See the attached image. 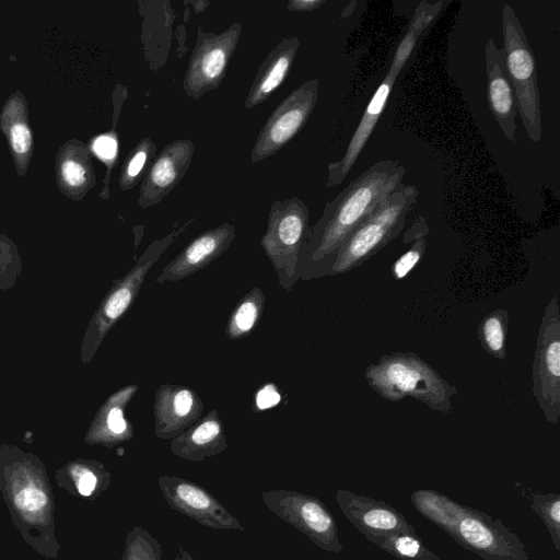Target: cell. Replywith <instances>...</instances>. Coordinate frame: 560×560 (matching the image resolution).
Listing matches in <instances>:
<instances>
[{
    "mask_svg": "<svg viewBox=\"0 0 560 560\" xmlns=\"http://www.w3.org/2000/svg\"><path fill=\"white\" fill-rule=\"evenodd\" d=\"M405 173L399 161L381 160L326 202L322 217L310 228L300 255L314 268L313 276H327L338 248L402 184Z\"/></svg>",
    "mask_w": 560,
    "mask_h": 560,
    "instance_id": "cell-1",
    "label": "cell"
},
{
    "mask_svg": "<svg viewBox=\"0 0 560 560\" xmlns=\"http://www.w3.org/2000/svg\"><path fill=\"white\" fill-rule=\"evenodd\" d=\"M0 456V493L23 540L38 555L57 559L55 498L44 465L35 457L5 452Z\"/></svg>",
    "mask_w": 560,
    "mask_h": 560,
    "instance_id": "cell-2",
    "label": "cell"
},
{
    "mask_svg": "<svg viewBox=\"0 0 560 560\" xmlns=\"http://www.w3.org/2000/svg\"><path fill=\"white\" fill-rule=\"evenodd\" d=\"M411 503L458 545L485 560H529V553L501 520L433 490H416Z\"/></svg>",
    "mask_w": 560,
    "mask_h": 560,
    "instance_id": "cell-3",
    "label": "cell"
},
{
    "mask_svg": "<svg viewBox=\"0 0 560 560\" xmlns=\"http://www.w3.org/2000/svg\"><path fill=\"white\" fill-rule=\"evenodd\" d=\"M364 377L369 386L386 400L399 401L411 397L442 413L451 411L457 394L456 387L415 352L384 354L377 363L366 368Z\"/></svg>",
    "mask_w": 560,
    "mask_h": 560,
    "instance_id": "cell-4",
    "label": "cell"
},
{
    "mask_svg": "<svg viewBox=\"0 0 560 560\" xmlns=\"http://www.w3.org/2000/svg\"><path fill=\"white\" fill-rule=\"evenodd\" d=\"M419 197L415 185L401 184L347 237L332 257L327 276H337L361 266L404 230Z\"/></svg>",
    "mask_w": 560,
    "mask_h": 560,
    "instance_id": "cell-5",
    "label": "cell"
},
{
    "mask_svg": "<svg viewBox=\"0 0 560 560\" xmlns=\"http://www.w3.org/2000/svg\"><path fill=\"white\" fill-rule=\"evenodd\" d=\"M504 65L511 82L517 114L533 142L542 137L536 59L523 26L510 4L502 9Z\"/></svg>",
    "mask_w": 560,
    "mask_h": 560,
    "instance_id": "cell-6",
    "label": "cell"
},
{
    "mask_svg": "<svg viewBox=\"0 0 560 560\" xmlns=\"http://www.w3.org/2000/svg\"><path fill=\"white\" fill-rule=\"evenodd\" d=\"M310 210L299 197L275 200L260 246L272 264L279 283L285 291L299 278L298 265L302 246L310 232Z\"/></svg>",
    "mask_w": 560,
    "mask_h": 560,
    "instance_id": "cell-7",
    "label": "cell"
},
{
    "mask_svg": "<svg viewBox=\"0 0 560 560\" xmlns=\"http://www.w3.org/2000/svg\"><path fill=\"white\" fill-rule=\"evenodd\" d=\"M261 498L269 511L320 549L335 553L342 551L336 520L318 498L294 490H268L261 493Z\"/></svg>",
    "mask_w": 560,
    "mask_h": 560,
    "instance_id": "cell-8",
    "label": "cell"
},
{
    "mask_svg": "<svg viewBox=\"0 0 560 560\" xmlns=\"http://www.w3.org/2000/svg\"><path fill=\"white\" fill-rule=\"evenodd\" d=\"M243 24L235 22L221 33L197 31V40L189 58L183 90L192 100L220 86L229 62L238 45Z\"/></svg>",
    "mask_w": 560,
    "mask_h": 560,
    "instance_id": "cell-9",
    "label": "cell"
},
{
    "mask_svg": "<svg viewBox=\"0 0 560 560\" xmlns=\"http://www.w3.org/2000/svg\"><path fill=\"white\" fill-rule=\"evenodd\" d=\"M533 394L546 420L560 418V310L557 296L545 308L533 363Z\"/></svg>",
    "mask_w": 560,
    "mask_h": 560,
    "instance_id": "cell-10",
    "label": "cell"
},
{
    "mask_svg": "<svg viewBox=\"0 0 560 560\" xmlns=\"http://www.w3.org/2000/svg\"><path fill=\"white\" fill-rule=\"evenodd\" d=\"M318 79H308L278 104L256 138L252 163L270 158L302 130L318 101Z\"/></svg>",
    "mask_w": 560,
    "mask_h": 560,
    "instance_id": "cell-11",
    "label": "cell"
},
{
    "mask_svg": "<svg viewBox=\"0 0 560 560\" xmlns=\"http://www.w3.org/2000/svg\"><path fill=\"white\" fill-rule=\"evenodd\" d=\"M165 502L178 513L212 529L244 530L245 527L207 489L190 480L176 476L158 479Z\"/></svg>",
    "mask_w": 560,
    "mask_h": 560,
    "instance_id": "cell-12",
    "label": "cell"
},
{
    "mask_svg": "<svg viewBox=\"0 0 560 560\" xmlns=\"http://www.w3.org/2000/svg\"><path fill=\"white\" fill-rule=\"evenodd\" d=\"M194 152L195 145L189 139H176L158 152L140 184V208L158 205L179 184Z\"/></svg>",
    "mask_w": 560,
    "mask_h": 560,
    "instance_id": "cell-13",
    "label": "cell"
},
{
    "mask_svg": "<svg viewBox=\"0 0 560 560\" xmlns=\"http://www.w3.org/2000/svg\"><path fill=\"white\" fill-rule=\"evenodd\" d=\"M335 499L345 517L364 537L399 533L417 535L406 517L384 501L346 489L338 490Z\"/></svg>",
    "mask_w": 560,
    "mask_h": 560,
    "instance_id": "cell-14",
    "label": "cell"
},
{
    "mask_svg": "<svg viewBox=\"0 0 560 560\" xmlns=\"http://www.w3.org/2000/svg\"><path fill=\"white\" fill-rule=\"evenodd\" d=\"M234 238L235 229L230 223L200 233L162 269L155 282H175L206 268L231 246Z\"/></svg>",
    "mask_w": 560,
    "mask_h": 560,
    "instance_id": "cell-15",
    "label": "cell"
},
{
    "mask_svg": "<svg viewBox=\"0 0 560 560\" xmlns=\"http://www.w3.org/2000/svg\"><path fill=\"white\" fill-rule=\"evenodd\" d=\"M153 412L155 435L172 440L202 417L203 404L189 387L163 384L155 393Z\"/></svg>",
    "mask_w": 560,
    "mask_h": 560,
    "instance_id": "cell-16",
    "label": "cell"
},
{
    "mask_svg": "<svg viewBox=\"0 0 560 560\" xmlns=\"http://www.w3.org/2000/svg\"><path fill=\"white\" fill-rule=\"evenodd\" d=\"M485 63L489 107L504 137L515 143L517 141L515 96L506 75L503 49L499 48L492 38H488L485 43Z\"/></svg>",
    "mask_w": 560,
    "mask_h": 560,
    "instance_id": "cell-17",
    "label": "cell"
},
{
    "mask_svg": "<svg viewBox=\"0 0 560 560\" xmlns=\"http://www.w3.org/2000/svg\"><path fill=\"white\" fill-rule=\"evenodd\" d=\"M398 75L387 72L370 100L343 155L327 166L326 188L340 185L348 176L383 114Z\"/></svg>",
    "mask_w": 560,
    "mask_h": 560,
    "instance_id": "cell-18",
    "label": "cell"
},
{
    "mask_svg": "<svg viewBox=\"0 0 560 560\" xmlns=\"http://www.w3.org/2000/svg\"><path fill=\"white\" fill-rule=\"evenodd\" d=\"M299 47L298 36L290 35L270 50L256 71L244 103L245 108L250 109L260 105L282 85L293 66Z\"/></svg>",
    "mask_w": 560,
    "mask_h": 560,
    "instance_id": "cell-19",
    "label": "cell"
},
{
    "mask_svg": "<svg viewBox=\"0 0 560 560\" xmlns=\"http://www.w3.org/2000/svg\"><path fill=\"white\" fill-rule=\"evenodd\" d=\"M228 447L223 422L211 409L187 430L171 440V452L189 462H202Z\"/></svg>",
    "mask_w": 560,
    "mask_h": 560,
    "instance_id": "cell-20",
    "label": "cell"
},
{
    "mask_svg": "<svg viewBox=\"0 0 560 560\" xmlns=\"http://www.w3.org/2000/svg\"><path fill=\"white\" fill-rule=\"evenodd\" d=\"M56 173L60 190L74 199H81L95 184L89 150L78 141L60 149Z\"/></svg>",
    "mask_w": 560,
    "mask_h": 560,
    "instance_id": "cell-21",
    "label": "cell"
},
{
    "mask_svg": "<svg viewBox=\"0 0 560 560\" xmlns=\"http://www.w3.org/2000/svg\"><path fill=\"white\" fill-rule=\"evenodd\" d=\"M0 127L7 137L16 170L23 175L33 153V136L27 106L20 92L12 94L5 102L0 115Z\"/></svg>",
    "mask_w": 560,
    "mask_h": 560,
    "instance_id": "cell-22",
    "label": "cell"
},
{
    "mask_svg": "<svg viewBox=\"0 0 560 560\" xmlns=\"http://www.w3.org/2000/svg\"><path fill=\"white\" fill-rule=\"evenodd\" d=\"M56 485L75 498L95 500L110 485V474L92 460H77L57 470Z\"/></svg>",
    "mask_w": 560,
    "mask_h": 560,
    "instance_id": "cell-23",
    "label": "cell"
},
{
    "mask_svg": "<svg viewBox=\"0 0 560 560\" xmlns=\"http://www.w3.org/2000/svg\"><path fill=\"white\" fill-rule=\"evenodd\" d=\"M137 390L138 385L131 384L110 397L102 421V430L93 436L94 443L114 446L133 438V427L125 418V409Z\"/></svg>",
    "mask_w": 560,
    "mask_h": 560,
    "instance_id": "cell-24",
    "label": "cell"
},
{
    "mask_svg": "<svg viewBox=\"0 0 560 560\" xmlns=\"http://www.w3.org/2000/svg\"><path fill=\"white\" fill-rule=\"evenodd\" d=\"M266 296L261 289H250L232 310L226 325L225 335L231 340L242 339L250 335L262 316Z\"/></svg>",
    "mask_w": 560,
    "mask_h": 560,
    "instance_id": "cell-25",
    "label": "cell"
},
{
    "mask_svg": "<svg viewBox=\"0 0 560 560\" xmlns=\"http://www.w3.org/2000/svg\"><path fill=\"white\" fill-rule=\"evenodd\" d=\"M156 154L155 142L149 137L142 138L122 162L118 177L120 189L127 191L141 183Z\"/></svg>",
    "mask_w": 560,
    "mask_h": 560,
    "instance_id": "cell-26",
    "label": "cell"
},
{
    "mask_svg": "<svg viewBox=\"0 0 560 560\" xmlns=\"http://www.w3.org/2000/svg\"><path fill=\"white\" fill-rule=\"evenodd\" d=\"M365 538L399 560H441L418 535L399 533Z\"/></svg>",
    "mask_w": 560,
    "mask_h": 560,
    "instance_id": "cell-27",
    "label": "cell"
},
{
    "mask_svg": "<svg viewBox=\"0 0 560 560\" xmlns=\"http://www.w3.org/2000/svg\"><path fill=\"white\" fill-rule=\"evenodd\" d=\"M118 95L115 91L114 93V102H115V121L113 125V129L106 133H102L95 137L91 141V150L93 153L106 165V178L104 180V188L102 190V197L108 198V179L110 177L112 170L115 167L118 154H119V143L118 136L116 131V122L119 116V112L122 105V102L127 97V89L125 86H117Z\"/></svg>",
    "mask_w": 560,
    "mask_h": 560,
    "instance_id": "cell-28",
    "label": "cell"
},
{
    "mask_svg": "<svg viewBox=\"0 0 560 560\" xmlns=\"http://www.w3.org/2000/svg\"><path fill=\"white\" fill-rule=\"evenodd\" d=\"M509 313L494 310L487 314L478 325L477 336L483 350L498 360L506 357V331Z\"/></svg>",
    "mask_w": 560,
    "mask_h": 560,
    "instance_id": "cell-29",
    "label": "cell"
},
{
    "mask_svg": "<svg viewBox=\"0 0 560 560\" xmlns=\"http://www.w3.org/2000/svg\"><path fill=\"white\" fill-rule=\"evenodd\" d=\"M159 540L141 526H133L127 534L118 560H163Z\"/></svg>",
    "mask_w": 560,
    "mask_h": 560,
    "instance_id": "cell-30",
    "label": "cell"
},
{
    "mask_svg": "<svg viewBox=\"0 0 560 560\" xmlns=\"http://www.w3.org/2000/svg\"><path fill=\"white\" fill-rule=\"evenodd\" d=\"M530 506L547 527L555 549L560 551V495L535 493Z\"/></svg>",
    "mask_w": 560,
    "mask_h": 560,
    "instance_id": "cell-31",
    "label": "cell"
},
{
    "mask_svg": "<svg viewBox=\"0 0 560 560\" xmlns=\"http://www.w3.org/2000/svg\"><path fill=\"white\" fill-rule=\"evenodd\" d=\"M424 234L415 236L411 247L406 250L392 266V275L396 280L406 278L421 261L427 248Z\"/></svg>",
    "mask_w": 560,
    "mask_h": 560,
    "instance_id": "cell-32",
    "label": "cell"
},
{
    "mask_svg": "<svg viewBox=\"0 0 560 560\" xmlns=\"http://www.w3.org/2000/svg\"><path fill=\"white\" fill-rule=\"evenodd\" d=\"M443 1H421L417 7L408 27L419 38L442 10Z\"/></svg>",
    "mask_w": 560,
    "mask_h": 560,
    "instance_id": "cell-33",
    "label": "cell"
},
{
    "mask_svg": "<svg viewBox=\"0 0 560 560\" xmlns=\"http://www.w3.org/2000/svg\"><path fill=\"white\" fill-rule=\"evenodd\" d=\"M281 395L273 384H266L257 389L254 405L257 411L270 409L279 404Z\"/></svg>",
    "mask_w": 560,
    "mask_h": 560,
    "instance_id": "cell-34",
    "label": "cell"
},
{
    "mask_svg": "<svg viewBox=\"0 0 560 560\" xmlns=\"http://www.w3.org/2000/svg\"><path fill=\"white\" fill-rule=\"evenodd\" d=\"M325 0H289L287 8L291 12H310L318 9Z\"/></svg>",
    "mask_w": 560,
    "mask_h": 560,
    "instance_id": "cell-35",
    "label": "cell"
},
{
    "mask_svg": "<svg viewBox=\"0 0 560 560\" xmlns=\"http://www.w3.org/2000/svg\"><path fill=\"white\" fill-rule=\"evenodd\" d=\"M174 560H195V559L188 551H186L182 546H179Z\"/></svg>",
    "mask_w": 560,
    "mask_h": 560,
    "instance_id": "cell-36",
    "label": "cell"
},
{
    "mask_svg": "<svg viewBox=\"0 0 560 560\" xmlns=\"http://www.w3.org/2000/svg\"><path fill=\"white\" fill-rule=\"evenodd\" d=\"M357 4V1H351L349 2L345 9H343V12L341 14L342 18H347L349 15L352 14L353 10H354V5Z\"/></svg>",
    "mask_w": 560,
    "mask_h": 560,
    "instance_id": "cell-37",
    "label": "cell"
}]
</instances>
